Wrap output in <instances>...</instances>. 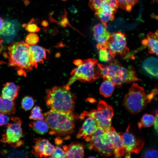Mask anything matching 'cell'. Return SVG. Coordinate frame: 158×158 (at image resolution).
I'll use <instances>...</instances> for the list:
<instances>
[{"label": "cell", "instance_id": "obj_37", "mask_svg": "<svg viewBox=\"0 0 158 158\" xmlns=\"http://www.w3.org/2000/svg\"><path fill=\"white\" fill-rule=\"evenodd\" d=\"M7 154L10 157H26L27 156L25 153L18 150H16L10 151L8 154V153Z\"/></svg>", "mask_w": 158, "mask_h": 158}, {"label": "cell", "instance_id": "obj_12", "mask_svg": "<svg viewBox=\"0 0 158 158\" xmlns=\"http://www.w3.org/2000/svg\"><path fill=\"white\" fill-rule=\"evenodd\" d=\"M105 133L113 144L114 157L120 158L124 156L125 152L121 135L112 126L109 130L105 131Z\"/></svg>", "mask_w": 158, "mask_h": 158}, {"label": "cell", "instance_id": "obj_34", "mask_svg": "<svg viewBox=\"0 0 158 158\" xmlns=\"http://www.w3.org/2000/svg\"><path fill=\"white\" fill-rule=\"evenodd\" d=\"M39 39V37L37 34L31 33L27 35L25 41L26 43L32 46L36 44L38 42Z\"/></svg>", "mask_w": 158, "mask_h": 158}, {"label": "cell", "instance_id": "obj_19", "mask_svg": "<svg viewBox=\"0 0 158 158\" xmlns=\"http://www.w3.org/2000/svg\"><path fill=\"white\" fill-rule=\"evenodd\" d=\"M3 86L1 96L9 100H14L18 95L20 87L12 82L7 83Z\"/></svg>", "mask_w": 158, "mask_h": 158}, {"label": "cell", "instance_id": "obj_25", "mask_svg": "<svg viewBox=\"0 0 158 158\" xmlns=\"http://www.w3.org/2000/svg\"><path fill=\"white\" fill-rule=\"evenodd\" d=\"M106 4L110 5L117 10L118 8L116 0H90L89 4L90 8L95 12Z\"/></svg>", "mask_w": 158, "mask_h": 158}, {"label": "cell", "instance_id": "obj_47", "mask_svg": "<svg viewBox=\"0 0 158 158\" xmlns=\"http://www.w3.org/2000/svg\"><path fill=\"white\" fill-rule=\"evenodd\" d=\"M153 1L154 2H157L158 0H153Z\"/></svg>", "mask_w": 158, "mask_h": 158}, {"label": "cell", "instance_id": "obj_48", "mask_svg": "<svg viewBox=\"0 0 158 158\" xmlns=\"http://www.w3.org/2000/svg\"><path fill=\"white\" fill-rule=\"evenodd\" d=\"M62 0L63 1H66V0Z\"/></svg>", "mask_w": 158, "mask_h": 158}, {"label": "cell", "instance_id": "obj_6", "mask_svg": "<svg viewBox=\"0 0 158 158\" xmlns=\"http://www.w3.org/2000/svg\"><path fill=\"white\" fill-rule=\"evenodd\" d=\"M98 61L94 58L84 60L81 65L72 71L71 77L66 85L70 86L77 80L82 82L89 83L96 80L99 77L98 70L95 68Z\"/></svg>", "mask_w": 158, "mask_h": 158}, {"label": "cell", "instance_id": "obj_3", "mask_svg": "<svg viewBox=\"0 0 158 158\" xmlns=\"http://www.w3.org/2000/svg\"><path fill=\"white\" fill-rule=\"evenodd\" d=\"M44 116L49 126V134L58 137L72 133L75 121L78 117L73 111L60 112L51 109L45 113Z\"/></svg>", "mask_w": 158, "mask_h": 158}, {"label": "cell", "instance_id": "obj_18", "mask_svg": "<svg viewBox=\"0 0 158 158\" xmlns=\"http://www.w3.org/2000/svg\"><path fill=\"white\" fill-rule=\"evenodd\" d=\"M144 71L149 75L154 78L158 77V59L154 57L146 59L142 64Z\"/></svg>", "mask_w": 158, "mask_h": 158}, {"label": "cell", "instance_id": "obj_17", "mask_svg": "<svg viewBox=\"0 0 158 158\" xmlns=\"http://www.w3.org/2000/svg\"><path fill=\"white\" fill-rule=\"evenodd\" d=\"M65 152V158H83L84 156V146L83 143L73 142L68 145L62 146Z\"/></svg>", "mask_w": 158, "mask_h": 158}, {"label": "cell", "instance_id": "obj_36", "mask_svg": "<svg viewBox=\"0 0 158 158\" xmlns=\"http://www.w3.org/2000/svg\"><path fill=\"white\" fill-rule=\"evenodd\" d=\"M66 155V153L63 149L60 147H58L54 148L52 154L49 157L64 158Z\"/></svg>", "mask_w": 158, "mask_h": 158}, {"label": "cell", "instance_id": "obj_8", "mask_svg": "<svg viewBox=\"0 0 158 158\" xmlns=\"http://www.w3.org/2000/svg\"><path fill=\"white\" fill-rule=\"evenodd\" d=\"M10 118L12 122L6 125V133L2 135L1 141L17 148L20 146L23 142L20 140L23 134L22 121L17 117H11Z\"/></svg>", "mask_w": 158, "mask_h": 158}, {"label": "cell", "instance_id": "obj_16", "mask_svg": "<svg viewBox=\"0 0 158 158\" xmlns=\"http://www.w3.org/2000/svg\"><path fill=\"white\" fill-rule=\"evenodd\" d=\"M88 117L85 120L77 135V138L85 139L89 142L91 136L96 130L98 126L94 119Z\"/></svg>", "mask_w": 158, "mask_h": 158}, {"label": "cell", "instance_id": "obj_45", "mask_svg": "<svg viewBox=\"0 0 158 158\" xmlns=\"http://www.w3.org/2000/svg\"><path fill=\"white\" fill-rule=\"evenodd\" d=\"M3 41V39L1 37H0V53L2 51L3 49V46L2 45V42Z\"/></svg>", "mask_w": 158, "mask_h": 158}, {"label": "cell", "instance_id": "obj_26", "mask_svg": "<svg viewBox=\"0 0 158 158\" xmlns=\"http://www.w3.org/2000/svg\"><path fill=\"white\" fill-rule=\"evenodd\" d=\"M115 85L111 81L104 80L99 88V93L105 97L111 96L114 91Z\"/></svg>", "mask_w": 158, "mask_h": 158}, {"label": "cell", "instance_id": "obj_20", "mask_svg": "<svg viewBox=\"0 0 158 158\" xmlns=\"http://www.w3.org/2000/svg\"><path fill=\"white\" fill-rule=\"evenodd\" d=\"M143 44L147 46L149 52L158 56V36L151 32L147 35L145 38L142 41Z\"/></svg>", "mask_w": 158, "mask_h": 158}, {"label": "cell", "instance_id": "obj_10", "mask_svg": "<svg viewBox=\"0 0 158 158\" xmlns=\"http://www.w3.org/2000/svg\"><path fill=\"white\" fill-rule=\"evenodd\" d=\"M130 126L126 131L121 135L125 150V157L130 158L133 153H138L142 150L145 143L144 141L136 138L129 130Z\"/></svg>", "mask_w": 158, "mask_h": 158}, {"label": "cell", "instance_id": "obj_30", "mask_svg": "<svg viewBox=\"0 0 158 158\" xmlns=\"http://www.w3.org/2000/svg\"><path fill=\"white\" fill-rule=\"evenodd\" d=\"M34 101L32 97L25 96L22 99L21 102V107L25 110L30 109L33 106Z\"/></svg>", "mask_w": 158, "mask_h": 158}, {"label": "cell", "instance_id": "obj_4", "mask_svg": "<svg viewBox=\"0 0 158 158\" xmlns=\"http://www.w3.org/2000/svg\"><path fill=\"white\" fill-rule=\"evenodd\" d=\"M46 93L45 102L51 109L60 112L73 110L76 97L70 91V86H54L47 89Z\"/></svg>", "mask_w": 158, "mask_h": 158}, {"label": "cell", "instance_id": "obj_35", "mask_svg": "<svg viewBox=\"0 0 158 158\" xmlns=\"http://www.w3.org/2000/svg\"><path fill=\"white\" fill-rule=\"evenodd\" d=\"M157 150L155 148H151L146 150L142 155V157L146 158H157L158 157Z\"/></svg>", "mask_w": 158, "mask_h": 158}, {"label": "cell", "instance_id": "obj_7", "mask_svg": "<svg viewBox=\"0 0 158 158\" xmlns=\"http://www.w3.org/2000/svg\"><path fill=\"white\" fill-rule=\"evenodd\" d=\"M89 148L97 152L102 156L108 157L113 154V144L107 136L105 131L97 126L91 137Z\"/></svg>", "mask_w": 158, "mask_h": 158}, {"label": "cell", "instance_id": "obj_14", "mask_svg": "<svg viewBox=\"0 0 158 158\" xmlns=\"http://www.w3.org/2000/svg\"><path fill=\"white\" fill-rule=\"evenodd\" d=\"M93 32L94 37L97 43L96 45L97 49H106L107 42L111 34L107 28L102 24L99 23L94 26Z\"/></svg>", "mask_w": 158, "mask_h": 158}, {"label": "cell", "instance_id": "obj_46", "mask_svg": "<svg viewBox=\"0 0 158 158\" xmlns=\"http://www.w3.org/2000/svg\"><path fill=\"white\" fill-rule=\"evenodd\" d=\"M6 63L5 62L0 61V64H3Z\"/></svg>", "mask_w": 158, "mask_h": 158}, {"label": "cell", "instance_id": "obj_42", "mask_svg": "<svg viewBox=\"0 0 158 158\" xmlns=\"http://www.w3.org/2000/svg\"><path fill=\"white\" fill-rule=\"evenodd\" d=\"M69 10L71 13H76L77 11V10L76 8H75L73 6H71L69 8Z\"/></svg>", "mask_w": 158, "mask_h": 158}, {"label": "cell", "instance_id": "obj_13", "mask_svg": "<svg viewBox=\"0 0 158 158\" xmlns=\"http://www.w3.org/2000/svg\"><path fill=\"white\" fill-rule=\"evenodd\" d=\"M85 116L92 118L97 126L103 129L105 131L109 130L111 126V120L106 118L97 109L89 111H84L80 114V118L83 119Z\"/></svg>", "mask_w": 158, "mask_h": 158}, {"label": "cell", "instance_id": "obj_15", "mask_svg": "<svg viewBox=\"0 0 158 158\" xmlns=\"http://www.w3.org/2000/svg\"><path fill=\"white\" fill-rule=\"evenodd\" d=\"M117 10L110 5L105 4L95 11V15L107 28V22L114 20Z\"/></svg>", "mask_w": 158, "mask_h": 158}, {"label": "cell", "instance_id": "obj_33", "mask_svg": "<svg viewBox=\"0 0 158 158\" xmlns=\"http://www.w3.org/2000/svg\"><path fill=\"white\" fill-rule=\"evenodd\" d=\"M14 30V27L11 23L6 22L2 30L0 31V34L7 35L13 33Z\"/></svg>", "mask_w": 158, "mask_h": 158}, {"label": "cell", "instance_id": "obj_21", "mask_svg": "<svg viewBox=\"0 0 158 158\" xmlns=\"http://www.w3.org/2000/svg\"><path fill=\"white\" fill-rule=\"evenodd\" d=\"M15 102L3 97L0 95V113L7 115L14 114L16 112Z\"/></svg>", "mask_w": 158, "mask_h": 158}, {"label": "cell", "instance_id": "obj_27", "mask_svg": "<svg viewBox=\"0 0 158 158\" xmlns=\"http://www.w3.org/2000/svg\"><path fill=\"white\" fill-rule=\"evenodd\" d=\"M155 120V117L153 115L149 114H145L142 116L140 121L138 123L139 128L149 127L152 126Z\"/></svg>", "mask_w": 158, "mask_h": 158}, {"label": "cell", "instance_id": "obj_31", "mask_svg": "<svg viewBox=\"0 0 158 158\" xmlns=\"http://www.w3.org/2000/svg\"><path fill=\"white\" fill-rule=\"evenodd\" d=\"M99 50V57L100 61L107 62L112 59V57L110 55L108 49L102 48Z\"/></svg>", "mask_w": 158, "mask_h": 158}, {"label": "cell", "instance_id": "obj_24", "mask_svg": "<svg viewBox=\"0 0 158 158\" xmlns=\"http://www.w3.org/2000/svg\"><path fill=\"white\" fill-rule=\"evenodd\" d=\"M29 126L35 132L40 135H43L49 131V126L45 120H38L31 122Z\"/></svg>", "mask_w": 158, "mask_h": 158}, {"label": "cell", "instance_id": "obj_2", "mask_svg": "<svg viewBox=\"0 0 158 158\" xmlns=\"http://www.w3.org/2000/svg\"><path fill=\"white\" fill-rule=\"evenodd\" d=\"M99 77L104 80L112 82L117 87H120L125 83H130L141 80L138 78L134 68L123 66L116 60L111 59L108 65L97 63Z\"/></svg>", "mask_w": 158, "mask_h": 158}, {"label": "cell", "instance_id": "obj_41", "mask_svg": "<svg viewBox=\"0 0 158 158\" xmlns=\"http://www.w3.org/2000/svg\"><path fill=\"white\" fill-rule=\"evenodd\" d=\"M83 63V61L80 59H77L74 60L73 61V63L77 66H79L81 65Z\"/></svg>", "mask_w": 158, "mask_h": 158}, {"label": "cell", "instance_id": "obj_9", "mask_svg": "<svg viewBox=\"0 0 158 158\" xmlns=\"http://www.w3.org/2000/svg\"><path fill=\"white\" fill-rule=\"evenodd\" d=\"M106 49L112 58L116 54L123 56L129 52V49L127 46L126 37L120 31L111 34L107 42Z\"/></svg>", "mask_w": 158, "mask_h": 158}, {"label": "cell", "instance_id": "obj_22", "mask_svg": "<svg viewBox=\"0 0 158 158\" xmlns=\"http://www.w3.org/2000/svg\"><path fill=\"white\" fill-rule=\"evenodd\" d=\"M32 56L34 61L36 63H43L44 60L46 58L47 49L37 45L30 46Z\"/></svg>", "mask_w": 158, "mask_h": 158}, {"label": "cell", "instance_id": "obj_43", "mask_svg": "<svg viewBox=\"0 0 158 158\" xmlns=\"http://www.w3.org/2000/svg\"><path fill=\"white\" fill-rule=\"evenodd\" d=\"M5 22L0 17V31L2 30L4 24Z\"/></svg>", "mask_w": 158, "mask_h": 158}, {"label": "cell", "instance_id": "obj_44", "mask_svg": "<svg viewBox=\"0 0 158 158\" xmlns=\"http://www.w3.org/2000/svg\"><path fill=\"white\" fill-rule=\"evenodd\" d=\"M41 25L44 27H47L49 25L48 22L46 20H43L42 21Z\"/></svg>", "mask_w": 158, "mask_h": 158}, {"label": "cell", "instance_id": "obj_38", "mask_svg": "<svg viewBox=\"0 0 158 158\" xmlns=\"http://www.w3.org/2000/svg\"><path fill=\"white\" fill-rule=\"evenodd\" d=\"M9 121V118L7 115L0 113V126L7 125Z\"/></svg>", "mask_w": 158, "mask_h": 158}, {"label": "cell", "instance_id": "obj_29", "mask_svg": "<svg viewBox=\"0 0 158 158\" xmlns=\"http://www.w3.org/2000/svg\"><path fill=\"white\" fill-rule=\"evenodd\" d=\"M42 111V110L39 106H35L31 111L29 118L35 121L43 120L44 116Z\"/></svg>", "mask_w": 158, "mask_h": 158}, {"label": "cell", "instance_id": "obj_32", "mask_svg": "<svg viewBox=\"0 0 158 158\" xmlns=\"http://www.w3.org/2000/svg\"><path fill=\"white\" fill-rule=\"evenodd\" d=\"M34 21V19L32 18L28 23L23 24V27L30 32L34 33L38 32L40 30V28L36 23L33 22Z\"/></svg>", "mask_w": 158, "mask_h": 158}, {"label": "cell", "instance_id": "obj_5", "mask_svg": "<svg viewBox=\"0 0 158 158\" xmlns=\"http://www.w3.org/2000/svg\"><path fill=\"white\" fill-rule=\"evenodd\" d=\"M157 94V89L155 88L147 95L143 87L134 83L125 95L123 105L130 113L137 114L144 110Z\"/></svg>", "mask_w": 158, "mask_h": 158}, {"label": "cell", "instance_id": "obj_1", "mask_svg": "<svg viewBox=\"0 0 158 158\" xmlns=\"http://www.w3.org/2000/svg\"><path fill=\"white\" fill-rule=\"evenodd\" d=\"M4 55L8 59L9 65L18 70L20 75L25 74V71H29L37 67L32 56L30 46L23 41L11 44Z\"/></svg>", "mask_w": 158, "mask_h": 158}, {"label": "cell", "instance_id": "obj_23", "mask_svg": "<svg viewBox=\"0 0 158 158\" xmlns=\"http://www.w3.org/2000/svg\"><path fill=\"white\" fill-rule=\"evenodd\" d=\"M97 109L107 119L111 120L114 115V111L111 106L107 104L105 102L101 100L98 102Z\"/></svg>", "mask_w": 158, "mask_h": 158}, {"label": "cell", "instance_id": "obj_40", "mask_svg": "<svg viewBox=\"0 0 158 158\" xmlns=\"http://www.w3.org/2000/svg\"><path fill=\"white\" fill-rule=\"evenodd\" d=\"M153 125L155 130L156 131L157 133H158V114L157 113L155 117V120Z\"/></svg>", "mask_w": 158, "mask_h": 158}, {"label": "cell", "instance_id": "obj_28", "mask_svg": "<svg viewBox=\"0 0 158 158\" xmlns=\"http://www.w3.org/2000/svg\"><path fill=\"white\" fill-rule=\"evenodd\" d=\"M119 8L130 12L132 7L138 3V0H116Z\"/></svg>", "mask_w": 158, "mask_h": 158}, {"label": "cell", "instance_id": "obj_39", "mask_svg": "<svg viewBox=\"0 0 158 158\" xmlns=\"http://www.w3.org/2000/svg\"><path fill=\"white\" fill-rule=\"evenodd\" d=\"M65 13L63 16H62V19L61 20L58 22L59 25L63 27H66L67 25H69V23L66 17V12L65 10Z\"/></svg>", "mask_w": 158, "mask_h": 158}, {"label": "cell", "instance_id": "obj_11", "mask_svg": "<svg viewBox=\"0 0 158 158\" xmlns=\"http://www.w3.org/2000/svg\"><path fill=\"white\" fill-rule=\"evenodd\" d=\"M31 153L40 157H49L51 156L55 147L49 141L45 139H34Z\"/></svg>", "mask_w": 158, "mask_h": 158}]
</instances>
